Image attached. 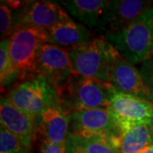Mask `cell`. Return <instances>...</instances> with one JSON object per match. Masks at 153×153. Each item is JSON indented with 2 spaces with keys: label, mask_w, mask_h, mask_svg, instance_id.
Returning <instances> with one entry per match:
<instances>
[{
  "label": "cell",
  "mask_w": 153,
  "mask_h": 153,
  "mask_svg": "<svg viewBox=\"0 0 153 153\" xmlns=\"http://www.w3.org/2000/svg\"><path fill=\"white\" fill-rule=\"evenodd\" d=\"M105 38L120 55L133 65L153 57V7L149 8L125 30Z\"/></svg>",
  "instance_id": "7a4b0ae2"
},
{
  "label": "cell",
  "mask_w": 153,
  "mask_h": 153,
  "mask_svg": "<svg viewBox=\"0 0 153 153\" xmlns=\"http://www.w3.org/2000/svg\"><path fill=\"white\" fill-rule=\"evenodd\" d=\"M75 74L110 84V74L120 59L119 52L105 38H94L89 43L68 50Z\"/></svg>",
  "instance_id": "6da1fadb"
},
{
  "label": "cell",
  "mask_w": 153,
  "mask_h": 153,
  "mask_svg": "<svg viewBox=\"0 0 153 153\" xmlns=\"http://www.w3.org/2000/svg\"><path fill=\"white\" fill-rule=\"evenodd\" d=\"M37 74L59 92L75 74L68 50L50 43L44 44L38 53Z\"/></svg>",
  "instance_id": "ba28073f"
},
{
  "label": "cell",
  "mask_w": 153,
  "mask_h": 153,
  "mask_svg": "<svg viewBox=\"0 0 153 153\" xmlns=\"http://www.w3.org/2000/svg\"><path fill=\"white\" fill-rule=\"evenodd\" d=\"M1 127L14 134L22 144L31 150L38 138L36 117L16 107L5 97L0 102Z\"/></svg>",
  "instance_id": "30bf717a"
},
{
  "label": "cell",
  "mask_w": 153,
  "mask_h": 153,
  "mask_svg": "<svg viewBox=\"0 0 153 153\" xmlns=\"http://www.w3.org/2000/svg\"><path fill=\"white\" fill-rule=\"evenodd\" d=\"M110 84L119 92L153 103L152 97L144 83L140 70L123 57L115 63L111 71Z\"/></svg>",
  "instance_id": "4fadbf2b"
},
{
  "label": "cell",
  "mask_w": 153,
  "mask_h": 153,
  "mask_svg": "<svg viewBox=\"0 0 153 153\" xmlns=\"http://www.w3.org/2000/svg\"><path fill=\"white\" fill-rule=\"evenodd\" d=\"M70 16L75 18L90 31L95 32L109 4L107 0H65L59 1Z\"/></svg>",
  "instance_id": "9a60e30c"
},
{
  "label": "cell",
  "mask_w": 153,
  "mask_h": 153,
  "mask_svg": "<svg viewBox=\"0 0 153 153\" xmlns=\"http://www.w3.org/2000/svg\"><path fill=\"white\" fill-rule=\"evenodd\" d=\"M139 70L153 100V57L140 64Z\"/></svg>",
  "instance_id": "44dd1931"
},
{
  "label": "cell",
  "mask_w": 153,
  "mask_h": 153,
  "mask_svg": "<svg viewBox=\"0 0 153 153\" xmlns=\"http://www.w3.org/2000/svg\"><path fill=\"white\" fill-rule=\"evenodd\" d=\"M118 125L120 153H136L153 144V123H121Z\"/></svg>",
  "instance_id": "2e32d148"
},
{
  "label": "cell",
  "mask_w": 153,
  "mask_h": 153,
  "mask_svg": "<svg viewBox=\"0 0 153 153\" xmlns=\"http://www.w3.org/2000/svg\"><path fill=\"white\" fill-rule=\"evenodd\" d=\"M151 1L113 0L110 1L102 21L97 29L101 37L117 34L128 27L149 8Z\"/></svg>",
  "instance_id": "9c48e42d"
},
{
  "label": "cell",
  "mask_w": 153,
  "mask_h": 153,
  "mask_svg": "<svg viewBox=\"0 0 153 153\" xmlns=\"http://www.w3.org/2000/svg\"><path fill=\"white\" fill-rule=\"evenodd\" d=\"M10 39L1 40L0 43V82L1 87L4 88L11 85L18 80V76L12 63L10 50Z\"/></svg>",
  "instance_id": "ac0fdd59"
},
{
  "label": "cell",
  "mask_w": 153,
  "mask_h": 153,
  "mask_svg": "<svg viewBox=\"0 0 153 153\" xmlns=\"http://www.w3.org/2000/svg\"><path fill=\"white\" fill-rule=\"evenodd\" d=\"M117 123H153V103L111 89L108 107Z\"/></svg>",
  "instance_id": "8fae6325"
},
{
  "label": "cell",
  "mask_w": 153,
  "mask_h": 153,
  "mask_svg": "<svg viewBox=\"0 0 153 153\" xmlns=\"http://www.w3.org/2000/svg\"><path fill=\"white\" fill-rule=\"evenodd\" d=\"M13 12L14 32L18 28L27 27L47 31L60 22L71 19L63 6L54 1H25L21 9Z\"/></svg>",
  "instance_id": "52a82bcc"
},
{
  "label": "cell",
  "mask_w": 153,
  "mask_h": 153,
  "mask_svg": "<svg viewBox=\"0 0 153 153\" xmlns=\"http://www.w3.org/2000/svg\"><path fill=\"white\" fill-rule=\"evenodd\" d=\"M0 153H31L14 134L1 127L0 128Z\"/></svg>",
  "instance_id": "d6986e66"
},
{
  "label": "cell",
  "mask_w": 153,
  "mask_h": 153,
  "mask_svg": "<svg viewBox=\"0 0 153 153\" xmlns=\"http://www.w3.org/2000/svg\"><path fill=\"white\" fill-rule=\"evenodd\" d=\"M10 55L18 80L21 82L38 76L37 60L39 50L49 43L47 31L38 27L16 29L9 38Z\"/></svg>",
  "instance_id": "277c9868"
},
{
  "label": "cell",
  "mask_w": 153,
  "mask_h": 153,
  "mask_svg": "<svg viewBox=\"0 0 153 153\" xmlns=\"http://www.w3.org/2000/svg\"><path fill=\"white\" fill-rule=\"evenodd\" d=\"M111 89V84L74 74L58 92L60 104L70 113L79 110L108 108Z\"/></svg>",
  "instance_id": "3957f363"
},
{
  "label": "cell",
  "mask_w": 153,
  "mask_h": 153,
  "mask_svg": "<svg viewBox=\"0 0 153 153\" xmlns=\"http://www.w3.org/2000/svg\"><path fill=\"white\" fill-rule=\"evenodd\" d=\"M71 114L61 105H55L36 117L37 134L41 140L66 146Z\"/></svg>",
  "instance_id": "7c38bea8"
},
{
  "label": "cell",
  "mask_w": 153,
  "mask_h": 153,
  "mask_svg": "<svg viewBox=\"0 0 153 153\" xmlns=\"http://www.w3.org/2000/svg\"><path fill=\"white\" fill-rule=\"evenodd\" d=\"M66 153H120L117 145L102 137H84L68 133Z\"/></svg>",
  "instance_id": "e0dca14e"
},
{
  "label": "cell",
  "mask_w": 153,
  "mask_h": 153,
  "mask_svg": "<svg viewBox=\"0 0 153 153\" xmlns=\"http://www.w3.org/2000/svg\"><path fill=\"white\" fill-rule=\"evenodd\" d=\"M14 32V12L6 1L0 4V33L1 40L10 37Z\"/></svg>",
  "instance_id": "ffe728a7"
},
{
  "label": "cell",
  "mask_w": 153,
  "mask_h": 153,
  "mask_svg": "<svg viewBox=\"0 0 153 153\" xmlns=\"http://www.w3.org/2000/svg\"><path fill=\"white\" fill-rule=\"evenodd\" d=\"M47 34L49 43L66 50L84 45L94 39L91 38V31L72 18L47 30Z\"/></svg>",
  "instance_id": "5bb4252c"
},
{
  "label": "cell",
  "mask_w": 153,
  "mask_h": 153,
  "mask_svg": "<svg viewBox=\"0 0 153 153\" xmlns=\"http://www.w3.org/2000/svg\"><path fill=\"white\" fill-rule=\"evenodd\" d=\"M5 98L16 107L35 117L60 103L57 90L39 75L13 86Z\"/></svg>",
  "instance_id": "5b68a950"
},
{
  "label": "cell",
  "mask_w": 153,
  "mask_h": 153,
  "mask_svg": "<svg viewBox=\"0 0 153 153\" xmlns=\"http://www.w3.org/2000/svg\"><path fill=\"white\" fill-rule=\"evenodd\" d=\"M69 133L84 137H102L118 148L120 128L108 108L75 111L70 113Z\"/></svg>",
  "instance_id": "8992f818"
},
{
  "label": "cell",
  "mask_w": 153,
  "mask_h": 153,
  "mask_svg": "<svg viewBox=\"0 0 153 153\" xmlns=\"http://www.w3.org/2000/svg\"><path fill=\"white\" fill-rule=\"evenodd\" d=\"M39 150L40 153H66V146L41 140Z\"/></svg>",
  "instance_id": "7402d4cb"
},
{
  "label": "cell",
  "mask_w": 153,
  "mask_h": 153,
  "mask_svg": "<svg viewBox=\"0 0 153 153\" xmlns=\"http://www.w3.org/2000/svg\"><path fill=\"white\" fill-rule=\"evenodd\" d=\"M136 153H153V144L149 145L146 147L143 148L142 150L139 151V152Z\"/></svg>",
  "instance_id": "603a6c76"
}]
</instances>
